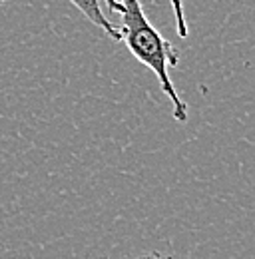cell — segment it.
Here are the masks:
<instances>
[{"label": "cell", "instance_id": "1", "mask_svg": "<svg viewBox=\"0 0 255 259\" xmlns=\"http://www.w3.org/2000/svg\"><path fill=\"white\" fill-rule=\"evenodd\" d=\"M120 40H124L128 50L136 56L140 64L148 66L156 74L163 94L172 102L174 118L178 122H188V104L176 92V86L169 78V68L178 66L180 62L176 48L148 20L140 0H120Z\"/></svg>", "mask_w": 255, "mask_h": 259}, {"label": "cell", "instance_id": "2", "mask_svg": "<svg viewBox=\"0 0 255 259\" xmlns=\"http://www.w3.org/2000/svg\"><path fill=\"white\" fill-rule=\"evenodd\" d=\"M92 24H94L96 28H102L104 32L108 34L110 38H114V40H120V30L108 20V16L102 12V8H100V2L98 0H70Z\"/></svg>", "mask_w": 255, "mask_h": 259}, {"label": "cell", "instance_id": "3", "mask_svg": "<svg viewBox=\"0 0 255 259\" xmlns=\"http://www.w3.org/2000/svg\"><path fill=\"white\" fill-rule=\"evenodd\" d=\"M172 4V10H174V16H176V24H178V34L182 38H188V22H186V12H184V2L182 0H169Z\"/></svg>", "mask_w": 255, "mask_h": 259}, {"label": "cell", "instance_id": "4", "mask_svg": "<svg viewBox=\"0 0 255 259\" xmlns=\"http://www.w3.org/2000/svg\"><path fill=\"white\" fill-rule=\"evenodd\" d=\"M136 259H174L172 255H159L156 251H152V253H146V255H140V257Z\"/></svg>", "mask_w": 255, "mask_h": 259}, {"label": "cell", "instance_id": "5", "mask_svg": "<svg viewBox=\"0 0 255 259\" xmlns=\"http://www.w3.org/2000/svg\"><path fill=\"white\" fill-rule=\"evenodd\" d=\"M104 2H106V6H108L110 10H114V12H120V8H122V6H120V0H104Z\"/></svg>", "mask_w": 255, "mask_h": 259}, {"label": "cell", "instance_id": "6", "mask_svg": "<svg viewBox=\"0 0 255 259\" xmlns=\"http://www.w3.org/2000/svg\"><path fill=\"white\" fill-rule=\"evenodd\" d=\"M4 2H6V0H0V6H2V4H4Z\"/></svg>", "mask_w": 255, "mask_h": 259}]
</instances>
